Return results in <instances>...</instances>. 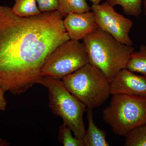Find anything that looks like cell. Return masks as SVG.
<instances>
[{"mask_svg": "<svg viewBox=\"0 0 146 146\" xmlns=\"http://www.w3.org/2000/svg\"><path fill=\"white\" fill-rule=\"evenodd\" d=\"M57 10L21 17L0 5V86L25 93L41 77L42 67L58 46L70 40Z\"/></svg>", "mask_w": 146, "mask_h": 146, "instance_id": "1", "label": "cell"}, {"mask_svg": "<svg viewBox=\"0 0 146 146\" xmlns=\"http://www.w3.org/2000/svg\"><path fill=\"white\" fill-rule=\"evenodd\" d=\"M82 40L89 63L100 70L110 82L126 68L130 54L135 50L133 46L122 44L99 28Z\"/></svg>", "mask_w": 146, "mask_h": 146, "instance_id": "2", "label": "cell"}, {"mask_svg": "<svg viewBox=\"0 0 146 146\" xmlns=\"http://www.w3.org/2000/svg\"><path fill=\"white\" fill-rule=\"evenodd\" d=\"M37 83L48 91L49 107L53 113L62 118L63 123L71 129L74 136L83 138L86 131L83 120L85 104L70 92L61 80L42 76Z\"/></svg>", "mask_w": 146, "mask_h": 146, "instance_id": "3", "label": "cell"}, {"mask_svg": "<svg viewBox=\"0 0 146 146\" xmlns=\"http://www.w3.org/2000/svg\"><path fill=\"white\" fill-rule=\"evenodd\" d=\"M61 80L87 108L99 107L111 95L110 82L100 70L90 63Z\"/></svg>", "mask_w": 146, "mask_h": 146, "instance_id": "4", "label": "cell"}, {"mask_svg": "<svg viewBox=\"0 0 146 146\" xmlns=\"http://www.w3.org/2000/svg\"><path fill=\"white\" fill-rule=\"evenodd\" d=\"M102 119L114 134L125 136L146 123V97L113 95L109 105L103 111Z\"/></svg>", "mask_w": 146, "mask_h": 146, "instance_id": "5", "label": "cell"}, {"mask_svg": "<svg viewBox=\"0 0 146 146\" xmlns=\"http://www.w3.org/2000/svg\"><path fill=\"white\" fill-rule=\"evenodd\" d=\"M88 63L89 56L84 43L70 39L48 56L42 67L41 76L62 80Z\"/></svg>", "mask_w": 146, "mask_h": 146, "instance_id": "6", "label": "cell"}, {"mask_svg": "<svg viewBox=\"0 0 146 146\" xmlns=\"http://www.w3.org/2000/svg\"><path fill=\"white\" fill-rule=\"evenodd\" d=\"M91 7L99 28L111 35L122 44L133 46L129 35L133 26L130 19L116 12L113 6L106 1L101 4H93Z\"/></svg>", "mask_w": 146, "mask_h": 146, "instance_id": "7", "label": "cell"}, {"mask_svg": "<svg viewBox=\"0 0 146 146\" xmlns=\"http://www.w3.org/2000/svg\"><path fill=\"white\" fill-rule=\"evenodd\" d=\"M111 95L146 97V76H139L124 69L110 82Z\"/></svg>", "mask_w": 146, "mask_h": 146, "instance_id": "8", "label": "cell"}, {"mask_svg": "<svg viewBox=\"0 0 146 146\" xmlns=\"http://www.w3.org/2000/svg\"><path fill=\"white\" fill-rule=\"evenodd\" d=\"M70 39L79 41L99 28L92 11L70 13L63 20Z\"/></svg>", "mask_w": 146, "mask_h": 146, "instance_id": "9", "label": "cell"}, {"mask_svg": "<svg viewBox=\"0 0 146 146\" xmlns=\"http://www.w3.org/2000/svg\"><path fill=\"white\" fill-rule=\"evenodd\" d=\"M86 111L88 127L82 138L85 146L110 145L106 140V131L100 129L95 123L93 109L87 108Z\"/></svg>", "mask_w": 146, "mask_h": 146, "instance_id": "10", "label": "cell"}, {"mask_svg": "<svg viewBox=\"0 0 146 146\" xmlns=\"http://www.w3.org/2000/svg\"><path fill=\"white\" fill-rule=\"evenodd\" d=\"M91 10L85 0H58L57 11L63 18L70 13H81Z\"/></svg>", "mask_w": 146, "mask_h": 146, "instance_id": "11", "label": "cell"}, {"mask_svg": "<svg viewBox=\"0 0 146 146\" xmlns=\"http://www.w3.org/2000/svg\"><path fill=\"white\" fill-rule=\"evenodd\" d=\"M126 69L146 76V45H141L138 51L131 53Z\"/></svg>", "mask_w": 146, "mask_h": 146, "instance_id": "12", "label": "cell"}, {"mask_svg": "<svg viewBox=\"0 0 146 146\" xmlns=\"http://www.w3.org/2000/svg\"><path fill=\"white\" fill-rule=\"evenodd\" d=\"M15 2L11 9L17 16L29 17L36 16L42 13L36 5V0H15Z\"/></svg>", "mask_w": 146, "mask_h": 146, "instance_id": "13", "label": "cell"}, {"mask_svg": "<svg viewBox=\"0 0 146 146\" xmlns=\"http://www.w3.org/2000/svg\"><path fill=\"white\" fill-rule=\"evenodd\" d=\"M110 5H120L123 11L129 16L138 17L142 12V0H106Z\"/></svg>", "mask_w": 146, "mask_h": 146, "instance_id": "14", "label": "cell"}, {"mask_svg": "<svg viewBox=\"0 0 146 146\" xmlns=\"http://www.w3.org/2000/svg\"><path fill=\"white\" fill-rule=\"evenodd\" d=\"M125 137L124 146H146V123L131 131Z\"/></svg>", "mask_w": 146, "mask_h": 146, "instance_id": "15", "label": "cell"}, {"mask_svg": "<svg viewBox=\"0 0 146 146\" xmlns=\"http://www.w3.org/2000/svg\"><path fill=\"white\" fill-rule=\"evenodd\" d=\"M72 130L64 124L59 126L58 140L64 146H85L82 138L74 137Z\"/></svg>", "mask_w": 146, "mask_h": 146, "instance_id": "16", "label": "cell"}, {"mask_svg": "<svg viewBox=\"0 0 146 146\" xmlns=\"http://www.w3.org/2000/svg\"><path fill=\"white\" fill-rule=\"evenodd\" d=\"M41 12L57 10L58 0H36Z\"/></svg>", "mask_w": 146, "mask_h": 146, "instance_id": "17", "label": "cell"}, {"mask_svg": "<svg viewBox=\"0 0 146 146\" xmlns=\"http://www.w3.org/2000/svg\"><path fill=\"white\" fill-rule=\"evenodd\" d=\"M6 92L2 87L0 86V110L5 111L7 106V102L4 97Z\"/></svg>", "mask_w": 146, "mask_h": 146, "instance_id": "18", "label": "cell"}, {"mask_svg": "<svg viewBox=\"0 0 146 146\" xmlns=\"http://www.w3.org/2000/svg\"><path fill=\"white\" fill-rule=\"evenodd\" d=\"M9 145V143L7 141L0 138V146H6Z\"/></svg>", "mask_w": 146, "mask_h": 146, "instance_id": "19", "label": "cell"}, {"mask_svg": "<svg viewBox=\"0 0 146 146\" xmlns=\"http://www.w3.org/2000/svg\"><path fill=\"white\" fill-rule=\"evenodd\" d=\"M93 3V4L97 5L100 4L102 0H89Z\"/></svg>", "mask_w": 146, "mask_h": 146, "instance_id": "20", "label": "cell"}, {"mask_svg": "<svg viewBox=\"0 0 146 146\" xmlns=\"http://www.w3.org/2000/svg\"><path fill=\"white\" fill-rule=\"evenodd\" d=\"M144 9H145V15L146 18V0H144Z\"/></svg>", "mask_w": 146, "mask_h": 146, "instance_id": "21", "label": "cell"}]
</instances>
